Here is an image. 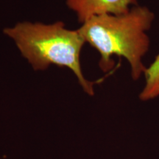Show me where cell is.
<instances>
[{
  "label": "cell",
  "instance_id": "3957f363",
  "mask_svg": "<svg viewBox=\"0 0 159 159\" xmlns=\"http://www.w3.org/2000/svg\"><path fill=\"white\" fill-rule=\"evenodd\" d=\"M66 5L83 24L94 16L123 14L138 4L137 0H66Z\"/></svg>",
  "mask_w": 159,
  "mask_h": 159
},
{
  "label": "cell",
  "instance_id": "277c9868",
  "mask_svg": "<svg viewBox=\"0 0 159 159\" xmlns=\"http://www.w3.org/2000/svg\"><path fill=\"white\" fill-rule=\"evenodd\" d=\"M145 85L139 95L142 101H148L159 97V54L144 72Z\"/></svg>",
  "mask_w": 159,
  "mask_h": 159
},
{
  "label": "cell",
  "instance_id": "6da1fadb",
  "mask_svg": "<svg viewBox=\"0 0 159 159\" xmlns=\"http://www.w3.org/2000/svg\"><path fill=\"white\" fill-rule=\"evenodd\" d=\"M154 17L148 7L136 5L123 14L94 16L83 23L77 30L85 43L99 52L101 57L99 66L103 71L113 69L114 55L123 57L130 63L133 79L137 80L147 69L142 63L150 47L146 32L150 28Z\"/></svg>",
  "mask_w": 159,
  "mask_h": 159
},
{
  "label": "cell",
  "instance_id": "7a4b0ae2",
  "mask_svg": "<svg viewBox=\"0 0 159 159\" xmlns=\"http://www.w3.org/2000/svg\"><path fill=\"white\" fill-rule=\"evenodd\" d=\"M4 33L14 41L25 58L35 71H43L50 65L66 67L72 71L87 94H94V85L83 75L80 54L85 43L79 31L66 28L63 21L51 25L19 22L4 29Z\"/></svg>",
  "mask_w": 159,
  "mask_h": 159
}]
</instances>
